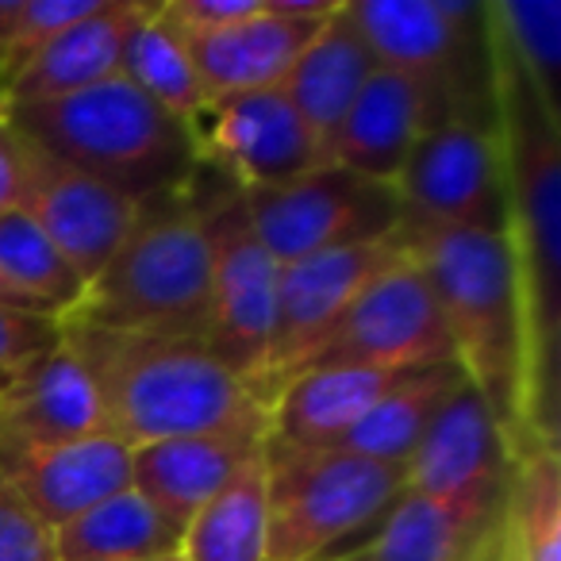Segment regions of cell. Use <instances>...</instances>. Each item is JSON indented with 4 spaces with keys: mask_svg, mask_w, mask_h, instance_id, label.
Here are the masks:
<instances>
[{
    "mask_svg": "<svg viewBox=\"0 0 561 561\" xmlns=\"http://www.w3.org/2000/svg\"><path fill=\"white\" fill-rule=\"evenodd\" d=\"M489 16V12H484ZM496 147L504 165L507 242L527 308L530 397L527 450H558V358H561V116L489 24Z\"/></svg>",
    "mask_w": 561,
    "mask_h": 561,
    "instance_id": "obj_1",
    "label": "cell"
},
{
    "mask_svg": "<svg viewBox=\"0 0 561 561\" xmlns=\"http://www.w3.org/2000/svg\"><path fill=\"white\" fill-rule=\"evenodd\" d=\"M62 343L78 354L112 438L135 446L208 431L270 427L262 400L188 335H142L62 320Z\"/></svg>",
    "mask_w": 561,
    "mask_h": 561,
    "instance_id": "obj_2",
    "label": "cell"
},
{
    "mask_svg": "<svg viewBox=\"0 0 561 561\" xmlns=\"http://www.w3.org/2000/svg\"><path fill=\"white\" fill-rule=\"evenodd\" d=\"M412 262L443 312L454 362L484 400L515 454L527 450L530 343L527 308L507 234L400 224Z\"/></svg>",
    "mask_w": 561,
    "mask_h": 561,
    "instance_id": "obj_3",
    "label": "cell"
},
{
    "mask_svg": "<svg viewBox=\"0 0 561 561\" xmlns=\"http://www.w3.org/2000/svg\"><path fill=\"white\" fill-rule=\"evenodd\" d=\"M0 119L32 147L135 204L185 188L201 165L188 124L158 108L119 73L62 101L0 108Z\"/></svg>",
    "mask_w": 561,
    "mask_h": 561,
    "instance_id": "obj_4",
    "label": "cell"
},
{
    "mask_svg": "<svg viewBox=\"0 0 561 561\" xmlns=\"http://www.w3.org/2000/svg\"><path fill=\"white\" fill-rule=\"evenodd\" d=\"M211 300V247L193 193L139 204L127 239L96 273L73 320L142 335L204 339Z\"/></svg>",
    "mask_w": 561,
    "mask_h": 561,
    "instance_id": "obj_5",
    "label": "cell"
},
{
    "mask_svg": "<svg viewBox=\"0 0 561 561\" xmlns=\"http://www.w3.org/2000/svg\"><path fill=\"white\" fill-rule=\"evenodd\" d=\"M346 12L377 66L420 89L427 127L469 119L496 131L484 0H346Z\"/></svg>",
    "mask_w": 561,
    "mask_h": 561,
    "instance_id": "obj_6",
    "label": "cell"
},
{
    "mask_svg": "<svg viewBox=\"0 0 561 561\" xmlns=\"http://www.w3.org/2000/svg\"><path fill=\"white\" fill-rule=\"evenodd\" d=\"M270 535L265 561H331L343 542L385 523L404 496V466L346 450H280L265 443Z\"/></svg>",
    "mask_w": 561,
    "mask_h": 561,
    "instance_id": "obj_7",
    "label": "cell"
},
{
    "mask_svg": "<svg viewBox=\"0 0 561 561\" xmlns=\"http://www.w3.org/2000/svg\"><path fill=\"white\" fill-rule=\"evenodd\" d=\"M188 193H193L211 247V300L204 346L270 412V343L280 265L257 239L239 185H231L219 170L216 181H204L196 165Z\"/></svg>",
    "mask_w": 561,
    "mask_h": 561,
    "instance_id": "obj_8",
    "label": "cell"
},
{
    "mask_svg": "<svg viewBox=\"0 0 561 561\" xmlns=\"http://www.w3.org/2000/svg\"><path fill=\"white\" fill-rule=\"evenodd\" d=\"M242 201L257 239L277 265L381 242L404 224L397 185L369 181L331 162L289 185L247 188Z\"/></svg>",
    "mask_w": 561,
    "mask_h": 561,
    "instance_id": "obj_9",
    "label": "cell"
},
{
    "mask_svg": "<svg viewBox=\"0 0 561 561\" xmlns=\"http://www.w3.org/2000/svg\"><path fill=\"white\" fill-rule=\"evenodd\" d=\"M404 224L504 234L507 196L496 131L446 119L415 139L397 181Z\"/></svg>",
    "mask_w": 561,
    "mask_h": 561,
    "instance_id": "obj_10",
    "label": "cell"
},
{
    "mask_svg": "<svg viewBox=\"0 0 561 561\" xmlns=\"http://www.w3.org/2000/svg\"><path fill=\"white\" fill-rule=\"evenodd\" d=\"M443 362H454L443 312H438L423 270L412 262V254H404L346 308V316L323 339V346L305 369H423L443 366Z\"/></svg>",
    "mask_w": 561,
    "mask_h": 561,
    "instance_id": "obj_11",
    "label": "cell"
},
{
    "mask_svg": "<svg viewBox=\"0 0 561 561\" xmlns=\"http://www.w3.org/2000/svg\"><path fill=\"white\" fill-rule=\"evenodd\" d=\"M404 254V231H397L381 242L331 250V254L280 265L270 343V404L277 400L280 385L297 377L316 358V351L335 331L346 308Z\"/></svg>",
    "mask_w": 561,
    "mask_h": 561,
    "instance_id": "obj_12",
    "label": "cell"
},
{
    "mask_svg": "<svg viewBox=\"0 0 561 561\" xmlns=\"http://www.w3.org/2000/svg\"><path fill=\"white\" fill-rule=\"evenodd\" d=\"M201 162L224 173L231 185L277 188L323 165V150L280 89L234 93L208 104L193 124Z\"/></svg>",
    "mask_w": 561,
    "mask_h": 561,
    "instance_id": "obj_13",
    "label": "cell"
},
{
    "mask_svg": "<svg viewBox=\"0 0 561 561\" xmlns=\"http://www.w3.org/2000/svg\"><path fill=\"white\" fill-rule=\"evenodd\" d=\"M20 147H24V185H20L16 208L35 219V227L62 250V257L78 270L89 289L96 273L112 262L119 242L127 239L139 204L89 173L58 162L55 154L32 147L27 139H20Z\"/></svg>",
    "mask_w": 561,
    "mask_h": 561,
    "instance_id": "obj_14",
    "label": "cell"
},
{
    "mask_svg": "<svg viewBox=\"0 0 561 561\" xmlns=\"http://www.w3.org/2000/svg\"><path fill=\"white\" fill-rule=\"evenodd\" d=\"M507 477H512V446L500 435L496 420L473 392V385L461 381L408 458L404 496H481V492L507 489Z\"/></svg>",
    "mask_w": 561,
    "mask_h": 561,
    "instance_id": "obj_15",
    "label": "cell"
},
{
    "mask_svg": "<svg viewBox=\"0 0 561 561\" xmlns=\"http://www.w3.org/2000/svg\"><path fill=\"white\" fill-rule=\"evenodd\" d=\"M108 435L96 389L66 343L0 389V454Z\"/></svg>",
    "mask_w": 561,
    "mask_h": 561,
    "instance_id": "obj_16",
    "label": "cell"
},
{
    "mask_svg": "<svg viewBox=\"0 0 561 561\" xmlns=\"http://www.w3.org/2000/svg\"><path fill=\"white\" fill-rule=\"evenodd\" d=\"M0 477L58 530L101 500L131 489V446L112 435H93L78 443L9 450L0 454Z\"/></svg>",
    "mask_w": 561,
    "mask_h": 561,
    "instance_id": "obj_17",
    "label": "cell"
},
{
    "mask_svg": "<svg viewBox=\"0 0 561 561\" xmlns=\"http://www.w3.org/2000/svg\"><path fill=\"white\" fill-rule=\"evenodd\" d=\"M270 427L208 431V435H181L147 443L131 450V489L158 507L165 519L188 527L196 512L262 454Z\"/></svg>",
    "mask_w": 561,
    "mask_h": 561,
    "instance_id": "obj_18",
    "label": "cell"
},
{
    "mask_svg": "<svg viewBox=\"0 0 561 561\" xmlns=\"http://www.w3.org/2000/svg\"><path fill=\"white\" fill-rule=\"evenodd\" d=\"M504 492L461 500L400 496L369 542L331 561H481L496 538Z\"/></svg>",
    "mask_w": 561,
    "mask_h": 561,
    "instance_id": "obj_19",
    "label": "cell"
},
{
    "mask_svg": "<svg viewBox=\"0 0 561 561\" xmlns=\"http://www.w3.org/2000/svg\"><path fill=\"white\" fill-rule=\"evenodd\" d=\"M142 9L147 0H108L96 16L58 32L9 73V81L0 85V108L62 101L116 78L124 35Z\"/></svg>",
    "mask_w": 561,
    "mask_h": 561,
    "instance_id": "obj_20",
    "label": "cell"
},
{
    "mask_svg": "<svg viewBox=\"0 0 561 561\" xmlns=\"http://www.w3.org/2000/svg\"><path fill=\"white\" fill-rule=\"evenodd\" d=\"M412 369L320 366L289 377L270 404L265 443L280 450H328Z\"/></svg>",
    "mask_w": 561,
    "mask_h": 561,
    "instance_id": "obj_21",
    "label": "cell"
},
{
    "mask_svg": "<svg viewBox=\"0 0 561 561\" xmlns=\"http://www.w3.org/2000/svg\"><path fill=\"white\" fill-rule=\"evenodd\" d=\"M328 20H285L265 0L254 20H242L216 35H185V47L211 101L234 93H262V89L285 85L300 50L316 39Z\"/></svg>",
    "mask_w": 561,
    "mask_h": 561,
    "instance_id": "obj_22",
    "label": "cell"
},
{
    "mask_svg": "<svg viewBox=\"0 0 561 561\" xmlns=\"http://www.w3.org/2000/svg\"><path fill=\"white\" fill-rule=\"evenodd\" d=\"M423 127H427V112H423L420 89L400 73L377 66V73L362 85L358 101L339 124L328 147V162L369 181L397 185Z\"/></svg>",
    "mask_w": 561,
    "mask_h": 561,
    "instance_id": "obj_23",
    "label": "cell"
},
{
    "mask_svg": "<svg viewBox=\"0 0 561 561\" xmlns=\"http://www.w3.org/2000/svg\"><path fill=\"white\" fill-rule=\"evenodd\" d=\"M377 73V58L366 47L358 24L343 9L328 20V24L316 32V39L300 50L297 66L289 70L280 93L285 101L297 108V116L308 124V131L316 135L323 150V162H328V147L335 139L339 124L351 112V104L358 101L362 85Z\"/></svg>",
    "mask_w": 561,
    "mask_h": 561,
    "instance_id": "obj_24",
    "label": "cell"
},
{
    "mask_svg": "<svg viewBox=\"0 0 561 561\" xmlns=\"http://www.w3.org/2000/svg\"><path fill=\"white\" fill-rule=\"evenodd\" d=\"M185 527L165 519L135 489L101 500L55 530L58 561H154L178 558Z\"/></svg>",
    "mask_w": 561,
    "mask_h": 561,
    "instance_id": "obj_25",
    "label": "cell"
},
{
    "mask_svg": "<svg viewBox=\"0 0 561 561\" xmlns=\"http://www.w3.org/2000/svg\"><path fill=\"white\" fill-rule=\"evenodd\" d=\"M466 381L458 362H443V366H423L412 369L397 389H389L331 450L358 454L369 461H392V466H408L415 454L420 438L427 435L431 420L438 408L450 400V392Z\"/></svg>",
    "mask_w": 561,
    "mask_h": 561,
    "instance_id": "obj_26",
    "label": "cell"
},
{
    "mask_svg": "<svg viewBox=\"0 0 561 561\" xmlns=\"http://www.w3.org/2000/svg\"><path fill=\"white\" fill-rule=\"evenodd\" d=\"M270 535V466L262 454L247 461L201 512L181 538L185 561H265Z\"/></svg>",
    "mask_w": 561,
    "mask_h": 561,
    "instance_id": "obj_27",
    "label": "cell"
},
{
    "mask_svg": "<svg viewBox=\"0 0 561 561\" xmlns=\"http://www.w3.org/2000/svg\"><path fill=\"white\" fill-rule=\"evenodd\" d=\"M119 78H127L158 108L188 124V131L211 104L193 58H188L185 35L162 16V4H147L127 27L124 50H119Z\"/></svg>",
    "mask_w": 561,
    "mask_h": 561,
    "instance_id": "obj_28",
    "label": "cell"
},
{
    "mask_svg": "<svg viewBox=\"0 0 561 561\" xmlns=\"http://www.w3.org/2000/svg\"><path fill=\"white\" fill-rule=\"evenodd\" d=\"M496 558L561 561V454L553 446H530L512 458Z\"/></svg>",
    "mask_w": 561,
    "mask_h": 561,
    "instance_id": "obj_29",
    "label": "cell"
},
{
    "mask_svg": "<svg viewBox=\"0 0 561 561\" xmlns=\"http://www.w3.org/2000/svg\"><path fill=\"white\" fill-rule=\"evenodd\" d=\"M0 280L55 320L73 316L85 300V280L78 270L20 208L0 216Z\"/></svg>",
    "mask_w": 561,
    "mask_h": 561,
    "instance_id": "obj_30",
    "label": "cell"
},
{
    "mask_svg": "<svg viewBox=\"0 0 561 561\" xmlns=\"http://www.w3.org/2000/svg\"><path fill=\"white\" fill-rule=\"evenodd\" d=\"M484 12L542 101L561 116V0H484Z\"/></svg>",
    "mask_w": 561,
    "mask_h": 561,
    "instance_id": "obj_31",
    "label": "cell"
},
{
    "mask_svg": "<svg viewBox=\"0 0 561 561\" xmlns=\"http://www.w3.org/2000/svg\"><path fill=\"white\" fill-rule=\"evenodd\" d=\"M108 0H20L16 20L9 27V39L0 47V85L9 81V73L24 62L27 55L55 39L58 32L81 24V20L96 16Z\"/></svg>",
    "mask_w": 561,
    "mask_h": 561,
    "instance_id": "obj_32",
    "label": "cell"
},
{
    "mask_svg": "<svg viewBox=\"0 0 561 561\" xmlns=\"http://www.w3.org/2000/svg\"><path fill=\"white\" fill-rule=\"evenodd\" d=\"M58 343H62V320L0 305V385L24 374L32 362L50 354Z\"/></svg>",
    "mask_w": 561,
    "mask_h": 561,
    "instance_id": "obj_33",
    "label": "cell"
},
{
    "mask_svg": "<svg viewBox=\"0 0 561 561\" xmlns=\"http://www.w3.org/2000/svg\"><path fill=\"white\" fill-rule=\"evenodd\" d=\"M0 561H58L55 527L0 477Z\"/></svg>",
    "mask_w": 561,
    "mask_h": 561,
    "instance_id": "obj_34",
    "label": "cell"
},
{
    "mask_svg": "<svg viewBox=\"0 0 561 561\" xmlns=\"http://www.w3.org/2000/svg\"><path fill=\"white\" fill-rule=\"evenodd\" d=\"M265 0H165L162 16L181 35H216L227 27L254 20Z\"/></svg>",
    "mask_w": 561,
    "mask_h": 561,
    "instance_id": "obj_35",
    "label": "cell"
},
{
    "mask_svg": "<svg viewBox=\"0 0 561 561\" xmlns=\"http://www.w3.org/2000/svg\"><path fill=\"white\" fill-rule=\"evenodd\" d=\"M20 185H24V147L20 135L0 119V216L20 204Z\"/></svg>",
    "mask_w": 561,
    "mask_h": 561,
    "instance_id": "obj_36",
    "label": "cell"
},
{
    "mask_svg": "<svg viewBox=\"0 0 561 561\" xmlns=\"http://www.w3.org/2000/svg\"><path fill=\"white\" fill-rule=\"evenodd\" d=\"M0 305H9V308H24V312H39V308L32 305V300H24L20 297V293H12L9 285H4V280H0ZM43 316V312H39ZM50 320H55V316H50Z\"/></svg>",
    "mask_w": 561,
    "mask_h": 561,
    "instance_id": "obj_37",
    "label": "cell"
},
{
    "mask_svg": "<svg viewBox=\"0 0 561 561\" xmlns=\"http://www.w3.org/2000/svg\"><path fill=\"white\" fill-rule=\"evenodd\" d=\"M16 9H20V0H0V47H4V39H9V27H12V20H16Z\"/></svg>",
    "mask_w": 561,
    "mask_h": 561,
    "instance_id": "obj_38",
    "label": "cell"
},
{
    "mask_svg": "<svg viewBox=\"0 0 561 561\" xmlns=\"http://www.w3.org/2000/svg\"><path fill=\"white\" fill-rule=\"evenodd\" d=\"M481 561H500V558H496V538H492V546L484 550V558H481Z\"/></svg>",
    "mask_w": 561,
    "mask_h": 561,
    "instance_id": "obj_39",
    "label": "cell"
},
{
    "mask_svg": "<svg viewBox=\"0 0 561 561\" xmlns=\"http://www.w3.org/2000/svg\"><path fill=\"white\" fill-rule=\"evenodd\" d=\"M154 561H185V558H181V553H178V558H154Z\"/></svg>",
    "mask_w": 561,
    "mask_h": 561,
    "instance_id": "obj_40",
    "label": "cell"
},
{
    "mask_svg": "<svg viewBox=\"0 0 561 561\" xmlns=\"http://www.w3.org/2000/svg\"><path fill=\"white\" fill-rule=\"evenodd\" d=\"M0 389H4V385H0Z\"/></svg>",
    "mask_w": 561,
    "mask_h": 561,
    "instance_id": "obj_41",
    "label": "cell"
}]
</instances>
